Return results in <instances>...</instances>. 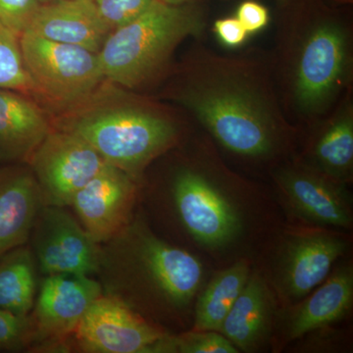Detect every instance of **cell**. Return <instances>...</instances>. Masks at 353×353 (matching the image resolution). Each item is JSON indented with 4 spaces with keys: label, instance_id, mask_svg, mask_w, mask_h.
Returning <instances> with one entry per match:
<instances>
[{
    "label": "cell",
    "instance_id": "obj_1",
    "mask_svg": "<svg viewBox=\"0 0 353 353\" xmlns=\"http://www.w3.org/2000/svg\"><path fill=\"white\" fill-rule=\"evenodd\" d=\"M166 97L226 152L253 162L290 153L301 130L285 115L270 52L259 48L217 52L194 39L174 70Z\"/></svg>",
    "mask_w": 353,
    "mask_h": 353
},
{
    "label": "cell",
    "instance_id": "obj_2",
    "mask_svg": "<svg viewBox=\"0 0 353 353\" xmlns=\"http://www.w3.org/2000/svg\"><path fill=\"white\" fill-rule=\"evenodd\" d=\"M277 10L274 78L288 119L301 130L353 88L352 18L329 0H290Z\"/></svg>",
    "mask_w": 353,
    "mask_h": 353
},
{
    "label": "cell",
    "instance_id": "obj_3",
    "mask_svg": "<svg viewBox=\"0 0 353 353\" xmlns=\"http://www.w3.org/2000/svg\"><path fill=\"white\" fill-rule=\"evenodd\" d=\"M97 274L105 294L141 315L163 318L189 307L201 290L203 267L192 253L158 238L143 221L131 220L101 245Z\"/></svg>",
    "mask_w": 353,
    "mask_h": 353
},
{
    "label": "cell",
    "instance_id": "obj_4",
    "mask_svg": "<svg viewBox=\"0 0 353 353\" xmlns=\"http://www.w3.org/2000/svg\"><path fill=\"white\" fill-rule=\"evenodd\" d=\"M208 12L202 2L169 6L153 0L136 19L111 31L99 52L104 77L136 90L168 75L176 48L202 38Z\"/></svg>",
    "mask_w": 353,
    "mask_h": 353
},
{
    "label": "cell",
    "instance_id": "obj_5",
    "mask_svg": "<svg viewBox=\"0 0 353 353\" xmlns=\"http://www.w3.org/2000/svg\"><path fill=\"white\" fill-rule=\"evenodd\" d=\"M61 130L88 141L106 163L134 180L180 141L182 122L168 109L141 99L83 114Z\"/></svg>",
    "mask_w": 353,
    "mask_h": 353
},
{
    "label": "cell",
    "instance_id": "obj_6",
    "mask_svg": "<svg viewBox=\"0 0 353 353\" xmlns=\"http://www.w3.org/2000/svg\"><path fill=\"white\" fill-rule=\"evenodd\" d=\"M211 158L199 148V157L181 165L172 179L176 213L188 233L208 248H223L240 233L236 208L216 182Z\"/></svg>",
    "mask_w": 353,
    "mask_h": 353
},
{
    "label": "cell",
    "instance_id": "obj_7",
    "mask_svg": "<svg viewBox=\"0 0 353 353\" xmlns=\"http://www.w3.org/2000/svg\"><path fill=\"white\" fill-rule=\"evenodd\" d=\"M26 68L39 94L59 103H76L105 79L99 53L26 32L20 37Z\"/></svg>",
    "mask_w": 353,
    "mask_h": 353
},
{
    "label": "cell",
    "instance_id": "obj_8",
    "mask_svg": "<svg viewBox=\"0 0 353 353\" xmlns=\"http://www.w3.org/2000/svg\"><path fill=\"white\" fill-rule=\"evenodd\" d=\"M103 292L92 276L59 274L46 276L39 285L29 314V350L39 352H69L70 341L88 307Z\"/></svg>",
    "mask_w": 353,
    "mask_h": 353
},
{
    "label": "cell",
    "instance_id": "obj_9",
    "mask_svg": "<svg viewBox=\"0 0 353 353\" xmlns=\"http://www.w3.org/2000/svg\"><path fill=\"white\" fill-rule=\"evenodd\" d=\"M44 205L66 208L106 164L88 141L74 132L51 130L29 160Z\"/></svg>",
    "mask_w": 353,
    "mask_h": 353
},
{
    "label": "cell",
    "instance_id": "obj_10",
    "mask_svg": "<svg viewBox=\"0 0 353 353\" xmlns=\"http://www.w3.org/2000/svg\"><path fill=\"white\" fill-rule=\"evenodd\" d=\"M165 334L119 297L102 292L83 315L69 347L85 353H153Z\"/></svg>",
    "mask_w": 353,
    "mask_h": 353
},
{
    "label": "cell",
    "instance_id": "obj_11",
    "mask_svg": "<svg viewBox=\"0 0 353 353\" xmlns=\"http://www.w3.org/2000/svg\"><path fill=\"white\" fill-rule=\"evenodd\" d=\"M272 176L297 217L319 228L352 227V199L345 183L310 168L297 157L275 165Z\"/></svg>",
    "mask_w": 353,
    "mask_h": 353
},
{
    "label": "cell",
    "instance_id": "obj_12",
    "mask_svg": "<svg viewBox=\"0 0 353 353\" xmlns=\"http://www.w3.org/2000/svg\"><path fill=\"white\" fill-rule=\"evenodd\" d=\"M32 252L44 276L99 271L101 245L65 208L43 205L31 234Z\"/></svg>",
    "mask_w": 353,
    "mask_h": 353
},
{
    "label": "cell",
    "instance_id": "obj_13",
    "mask_svg": "<svg viewBox=\"0 0 353 353\" xmlns=\"http://www.w3.org/2000/svg\"><path fill=\"white\" fill-rule=\"evenodd\" d=\"M347 248L341 236L323 230L290 233L279 252L276 269L281 296L292 303L301 301L326 280Z\"/></svg>",
    "mask_w": 353,
    "mask_h": 353
},
{
    "label": "cell",
    "instance_id": "obj_14",
    "mask_svg": "<svg viewBox=\"0 0 353 353\" xmlns=\"http://www.w3.org/2000/svg\"><path fill=\"white\" fill-rule=\"evenodd\" d=\"M136 180L106 163L72 199L83 229L99 245L110 241L132 220Z\"/></svg>",
    "mask_w": 353,
    "mask_h": 353
},
{
    "label": "cell",
    "instance_id": "obj_15",
    "mask_svg": "<svg viewBox=\"0 0 353 353\" xmlns=\"http://www.w3.org/2000/svg\"><path fill=\"white\" fill-rule=\"evenodd\" d=\"M307 132L304 164L348 185L353 176V88L326 115L303 128Z\"/></svg>",
    "mask_w": 353,
    "mask_h": 353
},
{
    "label": "cell",
    "instance_id": "obj_16",
    "mask_svg": "<svg viewBox=\"0 0 353 353\" xmlns=\"http://www.w3.org/2000/svg\"><path fill=\"white\" fill-rule=\"evenodd\" d=\"M27 32L99 53L111 30L92 0H61L41 4Z\"/></svg>",
    "mask_w": 353,
    "mask_h": 353
},
{
    "label": "cell",
    "instance_id": "obj_17",
    "mask_svg": "<svg viewBox=\"0 0 353 353\" xmlns=\"http://www.w3.org/2000/svg\"><path fill=\"white\" fill-rule=\"evenodd\" d=\"M43 205L32 170L11 167L0 171V257L30 241Z\"/></svg>",
    "mask_w": 353,
    "mask_h": 353
},
{
    "label": "cell",
    "instance_id": "obj_18",
    "mask_svg": "<svg viewBox=\"0 0 353 353\" xmlns=\"http://www.w3.org/2000/svg\"><path fill=\"white\" fill-rule=\"evenodd\" d=\"M275 303L270 288L259 274L252 272L220 333L243 352H254L271 333Z\"/></svg>",
    "mask_w": 353,
    "mask_h": 353
},
{
    "label": "cell",
    "instance_id": "obj_19",
    "mask_svg": "<svg viewBox=\"0 0 353 353\" xmlns=\"http://www.w3.org/2000/svg\"><path fill=\"white\" fill-rule=\"evenodd\" d=\"M326 279L290 311L287 328L292 340L329 326L350 312L353 303L352 266L340 267Z\"/></svg>",
    "mask_w": 353,
    "mask_h": 353
},
{
    "label": "cell",
    "instance_id": "obj_20",
    "mask_svg": "<svg viewBox=\"0 0 353 353\" xmlns=\"http://www.w3.org/2000/svg\"><path fill=\"white\" fill-rule=\"evenodd\" d=\"M51 131L41 109L15 90L0 88V158L25 160Z\"/></svg>",
    "mask_w": 353,
    "mask_h": 353
},
{
    "label": "cell",
    "instance_id": "obj_21",
    "mask_svg": "<svg viewBox=\"0 0 353 353\" xmlns=\"http://www.w3.org/2000/svg\"><path fill=\"white\" fill-rule=\"evenodd\" d=\"M245 260L216 273L197 296L194 330L220 333L223 322L250 278Z\"/></svg>",
    "mask_w": 353,
    "mask_h": 353
},
{
    "label": "cell",
    "instance_id": "obj_22",
    "mask_svg": "<svg viewBox=\"0 0 353 353\" xmlns=\"http://www.w3.org/2000/svg\"><path fill=\"white\" fill-rule=\"evenodd\" d=\"M38 271L30 246L21 245L0 257V307L29 315L38 294Z\"/></svg>",
    "mask_w": 353,
    "mask_h": 353
},
{
    "label": "cell",
    "instance_id": "obj_23",
    "mask_svg": "<svg viewBox=\"0 0 353 353\" xmlns=\"http://www.w3.org/2000/svg\"><path fill=\"white\" fill-rule=\"evenodd\" d=\"M0 88L21 94H38L26 68L20 38L0 22Z\"/></svg>",
    "mask_w": 353,
    "mask_h": 353
},
{
    "label": "cell",
    "instance_id": "obj_24",
    "mask_svg": "<svg viewBox=\"0 0 353 353\" xmlns=\"http://www.w3.org/2000/svg\"><path fill=\"white\" fill-rule=\"evenodd\" d=\"M239 350L222 334L215 331H196L170 336L165 334L153 353H238Z\"/></svg>",
    "mask_w": 353,
    "mask_h": 353
},
{
    "label": "cell",
    "instance_id": "obj_25",
    "mask_svg": "<svg viewBox=\"0 0 353 353\" xmlns=\"http://www.w3.org/2000/svg\"><path fill=\"white\" fill-rule=\"evenodd\" d=\"M31 343L29 315L21 316L0 307V352L28 350Z\"/></svg>",
    "mask_w": 353,
    "mask_h": 353
},
{
    "label": "cell",
    "instance_id": "obj_26",
    "mask_svg": "<svg viewBox=\"0 0 353 353\" xmlns=\"http://www.w3.org/2000/svg\"><path fill=\"white\" fill-rule=\"evenodd\" d=\"M111 31L136 19L153 0H92Z\"/></svg>",
    "mask_w": 353,
    "mask_h": 353
},
{
    "label": "cell",
    "instance_id": "obj_27",
    "mask_svg": "<svg viewBox=\"0 0 353 353\" xmlns=\"http://www.w3.org/2000/svg\"><path fill=\"white\" fill-rule=\"evenodd\" d=\"M41 6L39 0H0V22L20 38L31 27Z\"/></svg>",
    "mask_w": 353,
    "mask_h": 353
},
{
    "label": "cell",
    "instance_id": "obj_28",
    "mask_svg": "<svg viewBox=\"0 0 353 353\" xmlns=\"http://www.w3.org/2000/svg\"><path fill=\"white\" fill-rule=\"evenodd\" d=\"M236 17L250 34L262 31L270 21L268 9L259 0H243L236 9Z\"/></svg>",
    "mask_w": 353,
    "mask_h": 353
},
{
    "label": "cell",
    "instance_id": "obj_29",
    "mask_svg": "<svg viewBox=\"0 0 353 353\" xmlns=\"http://www.w3.org/2000/svg\"><path fill=\"white\" fill-rule=\"evenodd\" d=\"M212 31L221 43L230 48H240L250 36L236 16L216 20Z\"/></svg>",
    "mask_w": 353,
    "mask_h": 353
},
{
    "label": "cell",
    "instance_id": "obj_30",
    "mask_svg": "<svg viewBox=\"0 0 353 353\" xmlns=\"http://www.w3.org/2000/svg\"><path fill=\"white\" fill-rule=\"evenodd\" d=\"M163 3L169 4V6H185V4L199 3L202 0H159Z\"/></svg>",
    "mask_w": 353,
    "mask_h": 353
},
{
    "label": "cell",
    "instance_id": "obj_31",
    "mask_svg": "<svg viewBox=\"0 0 353 353\" xmlns=\"http://www.w3.org/2000/svg\"><path fill=\"white\" fill-rule=\"evenodd\" d=\"M61 1V0H39L41 4L52 3V2Z\"/></svg>",
    "mask_w": 353,
    "mask_h": 353
},
{
    "label": "cell",
    "instance_id": "obj_32",
    "mask_svg": "<svg viewBox=\"0 0 353 353\" xmlns=\"http://www.w3.org/2000/svg\"><path fill=\"white\" fill-rule=\"evenodd\" d=\"M277 6H281V4H284L285 2L290 1V0H275Z\"/></svg>",
    "mask_w": 353,
    "mask_h": 353
}]
</instances>
